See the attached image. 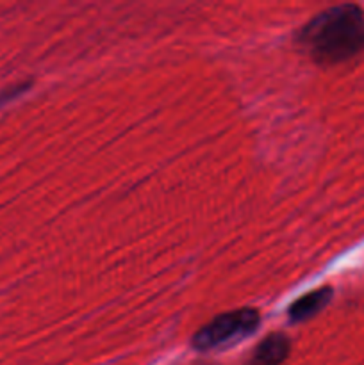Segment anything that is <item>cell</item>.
I'll list each match as a JSON object with an SVG mask.
<instances>
[{
    "mask_svg": "<svg viewBox=\"0 0 364 365\" xmlns=\"http://www.w3.org/2000/svg\"><path fill=\"white\" fill-rule=\"evenodd\" d=\"M296 41L316 63H343L364 50V9L355 4L330 7L307 21Z\"/></svg>",
    "mask_w": 364,
    "mask_h": 365,
    "instance_id": "6da1fadb",
    "label": "cell"
},
{
    "mask_svg": "<svg viewBox=\"0 0 364 365\" xmlns=\"http://www.w3.org/2000/svg\"><path fill=\"white\" fill-rule=\"evenodd\" d=\"M261 314L256 309H238L220 314L193 335V348L211 351L232 346L250 337L259 328Z\"/></svg>",
    "mask_w": 364,
    "mask_h": 365,
    "instance_id": "7a4b0ae2",
    "label": "cell"
},
{
    "mask_svg": "<svg viewBox=\"0 0 364 365\" xmlns=\"http://www.w3.org/2000/svg\"><path fill=\"white\" fill-rule=\"evenodd\" d=\"M289 351H291V342L288 335L275 331L257 344L246 365H282L289 356Z\"/></svg>",
    "mask_w": 364,
    "mask_h": 365,
    "instance_id": "3957f363",
    "label": "cell"
},
{
    "mask_svg": "<svg viewBox=\"0 0 364 365\" xmlns=\"http://www.w3.org/2000/svg\"><path fill=\"white\" fill-rule=\"evenodd\" d=\"M332 294H334V289L330 285H323V287L316 289V291L307 292L305 296L291 303V307L288 309L289 321L291 323H303V321L310 319V317L316 316L318 312H321L330 303Z\"/></svg>",
    "mask_w": 364,
    "mask_h": 365,
    "instance_id": "277c9868",
    "label": "cell"
}]
</instances>
